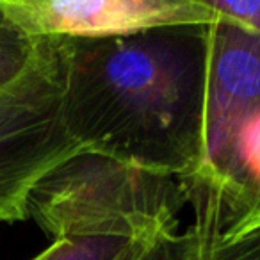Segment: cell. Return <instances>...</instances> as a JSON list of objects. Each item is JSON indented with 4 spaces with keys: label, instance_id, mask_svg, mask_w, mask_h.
I'll use <instances>...</instances> for the list:
<instances>
[{
    "label": "cell",
    "instance_id": "8fae6325",
    "mask_svg": "<svg viewBox=\"0 0 260 260\" xmlns=\"http://www.w3.org/2000/svg\"><path fill=\"white\" fill-rule=\"evenodd\" d=\"M157 235H159V234H157ZM153 237H155V235H153ZM153 237H146V239H139V241H136L134 244L130 246V248L126 249V251L123 253V255L119 256L118 260H141V256H143V253H145L146 246L152 242Z\"/></svg>",
    "mask_w": 260,
    "mask_h": 260
},
{
    "label": "cell",
    "instance_id": "9c48e42d",
    "mask_svg": "<svg viewBox=\"0 0 260 260\" xmlns=\"http://www.w3.org/2000/svg\"><path fill=\"white\" fill-rule=\"evenodd\" d=\"M214 260H260V230L235 241H224L219 235Z\"/></svg>",
    "mask_w": 260,
    "mask_h": 260
},
{
    "label": "cell",
    "instance_id": "3957f363",
    "mask_svg": "<svg viewBox=\"0 0 260 260\" xmlns=\"http://www.w3.org/2000/svg\"><path fill=\"white\" fill-rule=\"evenodd\" d=\"M40 40L34 64L0 91V223L29 219L27 202L38 182L82 152L62 116L64 40Z\"/></svg>",
    "mask_w": 260,
    "mask_h": 260
},
{
    "label": "cell",
    "instance_id": "30bf717a",
    "mask_svg": "<svg viewBox=\"0 0 260 260\" xmlns=\"http://www.w3.org/2000/svg\"><path fill=\"white\" fill-rule=\"evenodd\" d=\"M255 230H260V194H258V198H256L253 209L249 210L248 216H246L234 230L221 234V237H223L224 241H235V239L244 237V235L251 234V232H255Z\"/></svg>",
    "mask_w": 260,
    "mask_h": 260
},
{
    "label": "cell",
    "instance_id": "8992f818",
    "mask_svg": "<svg viewBox=\"0 0 260 260\" xmlns=\"http://www.w3.org/2000/svg\"><path fill=\"white\" fill-rule=\"evenodd\" d=\"M40 38L25 34L0 9V91H4L34 64L40 54Z\"/></svg>",
    "mask_w": 260,
    "mask_h": 260
},
{
    "label": "cell",
    "instance_id": "52a82bcc",
    "mask_svg": "<svg viewBox=\"0 0 260 260\" xmlns=\"http://www.w3.org/2000/svg\"><path fill=\"white\" fill-rule=\"evenodd\" d=\"M134 242V239L121 235L62 237L52 242L50 248L34 260H118Z\"/></svg>",
    "mask_w": 260,
    "mask_h": 260
},
{
    "label": "cell",
    "instance_id": "ba28073f",
    "mask_svg": "<svg viewBox=\"0 0 260 260\" xmlns=\"http://www.w3.org/2000/svg\"><path fill=\"white\" fill-rule=\"evenodd\" d=\"M217 15L241 23L260 36V0H205Z\"/></svg>",
    "mask_w": 260,
    "mask_h": 260
},
{
    "label": "cell",
    "instance_id": "277c9868",
    "mask_svg": "<svg viewBox=\"0 0 260 260\" xmlns=\"http://www.w3.org/2000/svg\"><path fill=\"white\" fill-rule=\"evenodd\" d=\"M30 38L107 40L178 25H212L205 0H0Z\"/></svg>",
    "mask_w": 260,
    "mask_h": 260
},
{
    "label": "cell",
    "instance_id": "7a4b0ae2",
    "mask_svg": "<svg viewBox=\"0 0 260 260\" xmlns=\"http://www.w3.org/2000/svg\"><path fill=\"white\" fill-rule=\"evenodd\" d=\"M187 202L180 178L82 150L38 182L27 216L54 241L79 235L138 241L177 232Z\"/></svg>",
    "mask_w": 260,
    "mask_h": 260
},
{
    "label": "cell",
    "instance_id": "5b68a950",
    "mask_svg": "<svg viewBox=\"0 0 260 260\" xmlns=\"http://www.w3.org/2000/svg\"><path fill=\"white\" fill-rule=\"evenodd\" d=\"M258 107L260 36L219 15L217 22L209 27L202 170L219 155L234 130Z\"/></svg>",
    "mask_w": 260,
    "mask_h": 260
},
{
    "label": "cell",
    "instance_id": "6da1fadb",
    "mask_svg": "<svg viewBox=\"0 0 260 260\" xmlns=\"http://www.w3.org/2000/svg\"><path fill=\"white\" fill-rule=\"evenodd\" d=\"M209 27L62 38V116L79 148L184 182L194 178L205 159Z\"/></svg>",
    "mask_w": 260,
    "mask_h": 260
}]
</instances>
